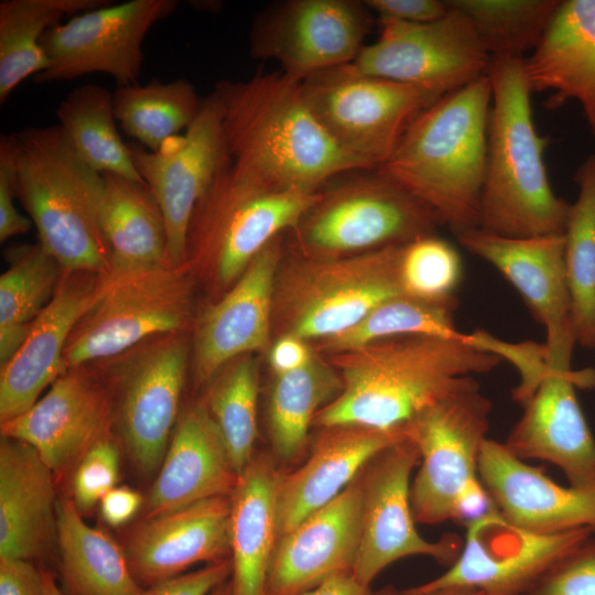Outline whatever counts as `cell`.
Here are the masks:
<instances>
[{"mask_svg":"<svg viewBox=\"0 0 595 595\" xmlns=\"http://www.w3.org/2000/svg\"><path fill=\"white\" fill-rule=\"evenodd\" d=\"M365 1L289 0L256 19L250 52L274 60L281 72L299 82L355 61L372 28Z\"/></svg>","mask_w":595,"mask_h":595,"instance_id":"e0dca14e","label":"cell"},{"mask_svg":"<svg viewBox=\"0 0 595 595\" xmlns=\"http://www.w3.org/2000/svg\"><path fill=\"white\" fill-rule=\"evenodd\" d=\"M403 245L344 257L303 256L277 274L272 323L281 335L327 339L353 327L372 309L403 294ZM280 335V336H281Z\"/></svg>","mask_w":595,"mask_h":595,"instance_id":"ba28073f","label":"cell"},{"mask_svg":"<svg viewBox=\"0 0 595 595\" xmlns=\"http://www.w3.org/2000/svg\"><path fill=\"white\" fill-rule=\"evenodd\" d=\"M379 25L378 40L364 45L353 62L363 73L425 89L439 97L488 73L491 55L469 20L451 7L444 17L431 22L379 19Z\"/></svg>","mask_w":595,"mask_h":595,"instance_id":"4fadbf2b","label":"cell"},{"mask_svg":"<svg viewBox=\"0 0 595 595\" xmlns=\"http://www.w3.org/2000/svg\"><path fill=\"white\" fill-rule=\"evenodd\" d=\"M139 175L152 192L167 231L166 267L186 264V234L193 210L217 175L231 162L224 126L223 107L212 91L182 136L166 140L153 152L128 143Z\"/></svg>","mask_w":595,"mask_h":595,"instance_id":"5bb4252c","label":"cell"},{"mask_svg":"<svg viewBox=\"0 0 595 595\" xmlns=\"http://www.w3.org/2000/svg\"><path fill=\"white\" fill-rule=\"evenodd\" d=\"M578 192L564 229V262L576 345L595 348V154L574 177Z\"/></svg>","mask_w":595,"mask_h":595,"instance_id":"d590c367","label":"cell"},{"mask_svg":"<svg viewBox=\"0 0 595 595\" xmlns=\"http://www.w3.org/2000/svg\"><path fill=\"white\" fill-rule=\"evenodd\" d=\"M15 171L4 136L0 138V241L23 235L31 228L30 219L14 206Z\"/></svg>","mask_w":595,"mask_h":595,"instance_id":"7dc6e473","label":"cell"},{"mask_svg":"<svg viewBox=\"0 0 595 595\" xmlns=\"http://www.w3.org/2000/svg\"><path fill=\"white\" fill-rule=\"evenodd\" d=\"M281 256V239L278 236L199 317L192 343L196 383H208L219 369L236 357L269 348L274 285Z\"/></svg>","mask_w":595,"mask_h":595,"instance_id":"44dd1931","label":"cell"},{"mask_svg":"<svg viewBox=\"0 0 595 595\" xmlns=\"http://www.w3.org/2000/svg\"><path fill=\"white\" fill-rule=\"evenodd\" d=\"M204 399L240 475L253 458L258 433V364L252 354L227 363L209 380Z\"/></svg>","mask_w":595,"mask_h":595,"instance_id":"ab89813d","label":"cell"},{"mask_svg":"<svg viewBox=\"0 0 595 595\" xmlns=\"http://www.w3.org/2000/svg\"><path fill=\"white\" fill-rule=\"evenodd\" d=\"M365 3L379 15L408 23H424L444 17L450 7L441 0H366Z\"/></svg>","mask_w":595,"mask_h":595,"instance_id":"c3c4849f","label":"cell"},{"mask_svg":"<svg viewBox=\"0 0 595 595\" xmlns=\"http://www.w3.org/2000/svg\"><path fill=\"white\" fill-rule=\"evenodd\" d=\"M419 462V450L408 437L383 450L363 470L361 531L351 573L364 585L400 559L425 555L451 565L462 550L456 536L429 541L415 527L411 476Z\"/></svg>","mask_w":595,"mask_h":595,"instance_id":"ac0fdd59","label":"cell"},{"mask_svg":"<svg viewBox=\"0 0 595 595\" xmlns=\"http://www.w3.org/2000/svg\"><path fill=\"white\" fill-rule=\"evenodd\" d=\"M594 380L592 374L548 368L504 442L508 450L522 461L555 465L572 486H595V439L575 392Z\"/></svg>","mask_w":595,"mask_h":595,"instance_id":"7402d4cb","label":"cell"},{"mask_svg":"<svg viewBox=\"0 0 595 595\" xmlns=\"http://www.w3.org/2000/svg\"><path fill=\"white\" fill-rule=\"evenodd\" d=\"M112 99L120 128L153 152L170 138L186 130L203 104L194 86L184 78L118 86Z\"/></svg>","mask_w":595,"mask_h":595,"instance_id":"f35d334b","label":"cell"},{"mask_svg":"<svg viewBox=\"0 0 595 595\" xmlns=\"http://www.w3.org/2000/svg\"><path fill=\"white\" fill-rule=\"evenodd\" d=\"M455 309L400 294L377 305L353 327L324 339L322 348L337 354L408 335L459 338L463 333L455 326Z\"/></svg>","mask_w":595,"mask_h":595,"instance_id":"b9f144b4","label":"cell"},{"mask_svg":"<svg viewBox=\"0 0 595 595\" xmlns=\"http://www.w3.org/2000/svg\"><path fill=\"white\" fill-rule=\"evenodd\" d=\"M238 478L204 399L193 402L177 419L149 494L147 517L230 496Z\"/></svg>","mask_w":595,"mask_h":595,"instance_id":"4316f807","label":"cell"},{"mask_svg":"<svg viewBox=\"0 0 595 595\" xmlns=\"http://www.w3.org/2000/svg\"><path fill=\"white\" fill-rule=\"evenodd\" d=\"M112 3L109 0H1L0 104L28 77L48 66L40 44L43 34L66 15Z\"/></svg>","mask_w":595,"mask_h":595,"instance_id":"836d02e7","label":"cell"},{"mask_svg":"<svg viewBox=\"0 0 595 595\" xmlns=\"http://www.w3.org/2000/svg\"><path fill=\"white\" fill-rule=\"evenodd\" d=\"M523 65L531 94L549 91L550 108L576 101L595 136V0H560Z\"/></svg>","mask_w":595,"mask_h":595,"instance_id":"f1b7e54d","label":"cell"},{"mask_svg":"<svg viewBox=\"0 0 595 595\" xmlns=\"http://www.w3.org/2000/svg\"><path fill=\"white\" fill-rule=\"evenodd\" d=\"M472 23L491 57H524L544 35L560 0H447Z\"/></svg>","mask_w":595,"mask_h":595,"instance_id":"60d3db41","label":"cell"},{"mask_svg":"<svg viewBox=\"0 0 595 595\" xmlns=\"http://www.w3.org/2000/svg\"><path fill=\"white\" fill-rule=\"evenodd\" d=\"M282 475L266 456H253L229 496L232 595H266L280 538L278 497Z\"/></svg>","mask_w":595,"mask_h":595,"instance_id":"4dcf8cb0","label":"cell"},{"mask_svg":"<svg viewBox=\"0 0 595 595\" xmlns=\"http://www.w3.org/2000/svg\"><path fill=\"white\" fill-rule=\"evenodd\" d=\"M312 112L334 142L378 170L403 133L437 95L414 86L363 73L353 63L302 82Z\"/></svg>","mask_w":595,"mask_h":595,"instance_id":"7c38bea8","label":"cell"},{"mask_svg":"<svg viewBox=\"0 0 595 595\" xmlns=\"http://www.w3.org/2000/svg\"><path fill=\"white\" fill-rule=\"evenodd\" d=\"M465 542L446 572L410 593L475 589L523 595L554 564L594 533L586 529L538 533L509 524L496 509L466 524Z\"/></svg>","mask_w":595,"mask_h":595,"instance_id":"2e32d148","label":"cell"},{"mask_svg":"<svg viewBox=\"0 0 595 595\" xmlns=\"http://www.w3.org/2000/svg\"><path fill=\"white\" fill-rule=\"evenodd\" d=\"M102 274L64 270L50 303L13 357L1 366L0 422L28 411L39 396L63 372V357L71 333L89 307Z\"/></svg>","mask_w":595,"mask_h":595,"instance_id":"d4e9b609","label":"cell"},{"mask_svg":"<svg viewBox=\"0 0 595 595\" xmlns=\"http://www.w3.org/2000/svg\"><path fill=\"white\" fill-rule=\"evenodd\" d=\"M197 284L187 266L102 274L67 340L64 371L108 360L151 337L188 331Z\"/></svg>","mask_w":595,"mask_h":595,"instance_id":"9c48e42d","label":"cell"},{"mask_svg":"<svg viewBox=\"0 0 595 595\" xmlns=\"http://www.w3.org/2000/svg\"><path fill=\"white\" fill-rule=\"evenodd\" d=\"M113 402L96 364L64 371L23 414L1 423V435L31 445L54 475L76 467L98 441L110 436Z\"/></svg>","mask_w":595,"mask_h":595,"instance_id":"ffe728a7","label":"cell"},{"mask_svg":"<svg viewBox=\"0 0 595 595\" xmlns=\"http://www.w3.org/2000/svg\"><path fill=\"white\" fill-rule=\"evenodd\" d=\"M235 166L278 190L315 193L329 180L374 171L340 149L307 105L302 82L282 72L215 85Z\"/></svg>","mask_w":595,"mask_h":595,"instance_id":"7a4b0ae2","label":"cell"},{"mask_svg":"<svg viewBox=\"0 0 595 595\" xmlns=\"http://www.w3.org/2000/svg\"><path fill=\"white\" fill-rule=\"evenodd\" d=\"M479 478L496 509L511 526L538 533L586 529L595 534V486H562L543 468L487 439Z\"/></svg>","mask_w":595,"mask_h":595,"instance_id":"cb8c5ba5","label":"cell"},{"mask_svg":"<svg viewBox=\"0 0 595 595\" xmlns=\"http://www.w3.org/2000/svg\"><path fill=\"white\" fill-rule=\"evenodd\" d=\"M102 519L112 527L128 522L142 505L141 495L129 487H113L100 499Z\"/></svg>","mask_w":595,"mask_h":595,"instance_id":"f907efd6","label":"cell"},{"mask_svg":"<svg viewBox=\"0 0 595 595\" xmlns=\"http://www.w3.org/2000/svg\"><path fill=\"white\" fill-rule=\"evenodd\" d=\"M209 595H232L231 582L226 581L221 583Z\"/></svg>","mask_w":595,"mask_h":595,"instance_id":"9f6ffc18","label":"cell"},{"mask_svg":"<svg viewBox=\"0 0 595 595\" xmlns=\"http://www.w3.org/2000/svg\"><path fill=\"white\" fill-rule=\"evenodd\" d=\"M458 242L493 264L520 293L545 329L547 367L571 370L576 340L564 262V234L509 238L479 228L461 232Z\"/></svg>","mask_w":595,"mask_h":595,"instance_id":"d6986e66","label":"cell"},{"mask_svg":"<svg viewBox=\"0 0 595 595\" xmlns=\"http://www.w3.org/2000/svg\"><path fill=\"white\" fill-rule=\"evenodd\" d=\"M462 274L461 256L444 239L426 235L403 245L400 259L403 294L456 307L455 293Z\"/></svg>","mask_w":595,"mask_h":595,"instance_id":"7bdbcfd3","label":"cell"},{"mask_svg":"<svg viewBox=\"0 0 595 595\" xmlns=\"http://www.w3.org/2000/svg\"><path fill=\"white\" fill-rule=\"evenodd\" d=\"M42 571H43L45 595H64L63 592L57 587L54 581V577L51 575V573L43 569Z\"/></svg>","mask_w":595,"mask_h":595,"instance_id":"11a10c76","label":"cell"},{"mask_svg":"<svg viewBox=\"0 0 595 595\" xmlns=\"http://www.w3.org/2000/svg\"><path fill=\"white\" fill-rule=\"evenodd\" d=\"M502 360L459 338L408 335L380 339L332 354L340 392L315 416L322 428L358 425L391 430L407 425L423 410L494 370Z\"/></svg>","mask_w":595,"mask_h":595,"instance_id":"6da1fadb","label":"cell"},{"mask_svg":"<svg viewBox=\"0 0 595 595\" xmlns=\"http://www.w3.org/2000/svg\"><path fill=\"white\" fill-rule=\"evenodd\" d=\"M524 57H493L491 105L478 228L501 237L564 234L571 204L553 192L538 133Z\"/></svg>","mask_w":595,"mask_h":595,"instance_id":"277c9868","label":"cell"},{"mask_svg":"<svg viewBox=\"0 0 595 595\" xmlns=\"http://www.w3.org/2000/svg\"><path fill=\"white\" fill-rule=\"evenodd\" d=\"M102 177L98 224L108 252V273L166 267V225L150 188L111 173Z\"/></svg>","mask_w":595,"mask_h":595,"instance_id":"1f68e13d","label":"cell"},{"mask_svg":"<svg viewBox=\"0 0 595 595\" xmlns=\"http://www.w3.org/2000/svg\"><path fill=\"white\" fill-rule=\"evenodd\" d=\"M176 7V0L110 3L48 29L40 44L50 64L33 77L34 82L73 80L105 73L118 86L138 84L143 40L152 25L172 14Z\"/></svg>","mask_w":595,"mask_h":595,"instance_id":"9a60e30c","label":"cell"},{"mask_svg":"<svg viewBox=\"0 0 595 595\" xmlns=\"http://www.w3.org/2000/svg\"><path fill=\"white\" fill-rule=\"evenodd\" d=\"M490 411V400L470 377L407 424L420 455L411 483L416 522L457 520L466 526L496 510L479 478Z\"/></svg>","mask_w":595,"mask_h":595,"instance_id":"52a82bcc","label":"cell"},{"mask_svg":"<svg viewBox=\"0 0 595 595\" xmlns=\"http://www.w3.org/2000/svg\"><path fill=\"white\" fill-rule=\"evenodd\" d=\"M53 475L31 445L1 435L0 558L40 559L57 541Z\"/></svg>","mask_w":595,"mask_h":595,"instance_id":"f546056e","label":"cell"},{"mask_svg":"<svg viewBox=\"0 0 595 595\" xmlns=\"http://www.w3.org/2000/svg\"><path fill=\"white\" fill-rule=\"evenodd\" d=\"M229 511L227 496L145 517L125 549L138 583L152 586L198 562L230 559Z\"/></svg>","mask_w":595,"mask_h":595,"instance_id":"484cf974","label":"cell"},{"mask_svg":"<svg viewBox=\"0 0 595 595\" xmlns=\"http://www.w3.org/2000/svg\"><path fill=\"white\" fill-rule=\"evenodd\" d=\"M56 519L62 574L71 595H143L125 549L88 526L72 499H58Z\"/></svg>","mask_w":595,"mask_h":595,"instance_id":"d6a6232c","label":"cell"},{"mask_svg":"<svg viewBox=\"0 0 595 595\" xmlns=\"http://www.w3.org/2000/svg\"><path fill=\"white\" fill-rule=\"evenodd\" d=\"M437 225L432 209L374 170L321 188L292 231L303 256L344 257L405 245Z\"/></svg>","mask_w":595,"mask_h":595,"instance_id":"30bf717a","label":"cell"},{"mask_svg":"<svg viewBox=\"0 0 595 595\" xmlns=\"http://www.w3.org/2000/svg\"><path fill=\"white\" fill-rule=\"evenodd\" d=\"M307 461L279 486L280 536L335 499L383 450L407 440V425L379 430L358 425L324 428Z\"/></svg>","mask_w":595,"mask_h":595,"instance_id":"83f0119b","label":"cell"},{"mask_svg":"<svg viewBox=\"0 0 595 595\" xmlns=\"http://www.w3.org/2000/svg\"><path fill=\"white\" fill-rule=\"evenodd\" d=\"M376 595H486V594L480 591H475V589H442V591H436V592L426 593V594H414V593H410L407 589L399 592V591L386 588L377 593Z\"/></svg>","mask_w":595,"mask_h":595,"instance_id":"db71d44e","label":"cell"},{"mask_svg":"<svg viewBox=\"0 0 595 595\" xmlns=\"http://www.w3.org/2000/svg\"><path fill=\"white\" fill-rule=\"evenodd\" d=\"M490 105L488 75L442 96L416 116L377 170L432 209L455 236L479 225Z\"/></svg>","mask_w":595,"mask_h":595,"instance_id":"3957f363","label":"cell"},{"mask_svg":"<svg viewBox=\"0 0 595 595\" xmlns=\"http://www.w3.org/2000/svg\"><path fill=\"white\" fill-rule=\"evenodd\" d=\"M15 171V196L39 244L67 271L109 272L98 224L102 174L78 155L60 125L4 136Z\"/></svg>","mask_w":595,"mask_h":595,"instance_id":"5b68a950","label":"cell"},{"mask_svg":"<svg viewBox=\"0 0 595 595\" xmlns=\"http://www.w3.org/2000/svg\"><path fill=\"white\" fill-rule=\"evenodd\" d=\"M300 595H376L356 580L351 572L334 575Z\"/></svg>","mask_w":595,"mask_h":595,"instance_id":"f5cc1de1","label":"cell"},{"mask_svg":"<svg viewBox=\"0 0 595 595\" xmlns=\"http://www.w3.org/2000/svg\"><path fill=\"white\" fill-rule=\"evenodd\" d=\"M313 351L306 340L291 335H281L270 348V365L275 375L285 374L303 367Z\"/></svg>","mask_w":595,"mask_h":595,"instance_id":"816d5d0a","label":"cell"},{"mask_svg":"<svg viewBox=\"0 0 595 595\" xmlns=\"http://www.w3.org/2000/svg\"><path fill=\"white\" fill-rule=\"evenodd\" d=\"M119 455L117 444L107 436L94 444L78 462L72 482V500L79 512L90 509L116 487Z\"/></svg>","mask_w":595,"mask_h":595,"instance_id":"ee69618b","label":"cell"},{"mask_svg":"<svg viewBox=\"0 0 595 595\" xmlns=\"http://www.w3.org/2000/svg\"><path fill=\"white\" fill-rule=\"evenodd\" d=\"M230 559L209 563L185 574L167 578L144 589L143 595H209L231 575Z\"/></svg>","mask_w":595,"mask_h":595,"instance_id":"bcb514c9","label":"cell"},{"mask_svg":"<svg viewBox=\"0 0 595 595\" xmlns=\"http://www.w3.org/2000/svg\"><path fill=\"white\" fill-rule=\"evenodd\" d=\"M56 116L75 151L93 170L144 183L118 132L112 93L99 85L79 86L61 101Z\"/></svg>","mask_w":595,"mask_h":595,"instance_id":"8d00e7d4","label":"cell"},{"mask_svg":"<svg viewBox=\"0 0 595 595\" xmlns=\"http://www.w3.org/2000/svg\"><path fill=\"white\" fill-rule=\"evenodd\" d=\"M0 595H45L42 569L31 561L0 558Z\"/></svg>","mask_w":595,"mask_h":595,"instance_id":"681fc988","label":"cell"},{"mask_svg":"<svg viewBox=\"0 0 595 595\" xmlns=\"http://www.w3.org/2000/svg\"><path fill=\"white\" fill-rule=\"evenodd\" d=\"M6 258L9 267L0 277V366L22 346L64 272L39 242L11 246Z\"/></svg>","mask_w":595,"mask_h":595,"instance_id":"e575fe53","label":"cell"},{"mask_svg":"<svg viewBox=\"0 0 595 595\" xmlns=\"http://www.w3.org/2000/svg\"><path fill=\"white\" fill-rule=\"evenodd\" d=\"M317 196L271 187L231 162L193 210L185 266L217 300L270 241L298 225Z\"/></svg>","mask_w":595,"mask_h":595,"instance_id":"8992f818","label":"cell"},{"mask_svg":"<svg viewBox=\"0 0 595 595\" xmlns=\"http://www.w3.org/2000/svg\"><path fill=\"white\" fill-rule=\"evenodd\" d=\"M363 500L361 472L335 499L280 536L266 595H300L334 575L353 572Z\"/></svg>","mask_w":595,"mask_h":595,"instance_id":"603a6c76","label":"cell"},{"mask_svg":"<svg viewBox=\"0 0 595 595\" xmlns=\"http://www.w3.org/2000/svg\"><path fill=\"white\" fill-rule=\"evenodd\" d=\"M523 595H595V537L564 555Z\"/></svg>","mask_w":595,"mask_h":595,"instance_id":"f6af8a7d","label":"cell"},{"mask_svg":"<svg viewBox=\"0 0 595 595\" xmlns=\"http://www.w3.org/2000/svg\"><path fill=\"white\" fill-rule=\"evenodd\" d=\"M342 389L336 369L314 353L301 368L275 375L269 401V435L283 459L293 458L303 447L316 414Z\"/></svg>","mask_w":595,"mask_h":595,"instance_id":"74e56055","label":"cell"},{"mask_svg":"<svg viewBox=\"0 0 595 595\" xmlns=\"http://www.w3.org/2000/svg\"><path fill=\"white\" fill-rule=\"evenodd\" d=\"M190 351L185 331L151 337L94 363L111 393L115 425L126 450L144 474L161 466L180 416Z\"/></svg>","mask_w":595,"mask_h":595,"instance_id":"8fae6325","label":"cell"}]
</instances>
